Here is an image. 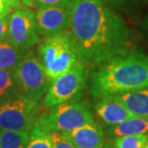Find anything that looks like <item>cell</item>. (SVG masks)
<instances>
[{"instance_id": "7402d4cb", "label": "cell", "mask_w": 148, "mask_h": 148, "mask_svg": "<svg viewBox=\"0 0 148 148\" xmlns=\"http://www.w3.org/2000/svg\"><path fill=\"white\" fill-rule=\"evenodd\" d=\"M5 4L8 6L11 10H17V9L21 8V1L20 0H3Z\"/></svg>"}, {"instance_id": "52a82bcc", "label": "cell", "mask_w": 148, "mask_h": 148, "mask_svg": "<svg viewBox=\"0 0 148 148\" xmlns=\"http://www.w3.org/2000/svg\"><path fill=\"white\" fill-rule=\"evenodd\" d=\"M40 115V106L18 95L0 104V131H30Z\"/></svg>"}, {"instance_id": "484cf974", "label": "cell", "mask_w": 148, "mask_h": 148, "mask_svg": "<svg viewBox=\"0 0 148 148\" xmlns=\"http://www.w3.org/2000/svg\"><path fill=\"white\" fill-rule=\"evenodd\" d=\"M103 148H114V146L112 145V143H111V141H106Z\"/></svg>"}, {"instance_id": "3957f363", "label": "cell", "mask_w": 148, "mask_h": 148, "mask_svg": "<svg viewBox=\"0 0 148 148\" xmlns=\"http://www.w3.org/2000/svg\"><path fill=\"white\" fill-rule=\"evenodd\" d=\"M38 51L40 63L50 81L69 71L80 61L69 31L45 38L38 45Z\"/></svg>"}, {"instance_id": "ba28073f", "label": "cell", "mask_w": 148, "mask_h": 148, "mask_svg": "<svg viewBox=\"0 0 148 148\" xmlns=\"http://www.w3.org/2000/svg\"><path fill=\"white\" fill-rule=\"evenodd\" d=\"M8 40L22 50H27L40 42V38L33 11L27 7L19 8L9 16Z\"/></svg>"}, {"instance_id": "4316f807", "label": "cell", "mask_w": 148, "mask_h": 148, "mask_svg": "<svg viewBox=\"0 0 148 148\" xmlns=\"http://www.w3.org/2000/svg\"><path fill=\"white\" fill-rule=\"evenodd\" d=\"M144 148H148V140H147V143H146V144H145V147Z\"/></svg>"}, {"instance_id": "30bf717a", "label": "cell", "mask_w": 148, "mask_h": 148, "mask_svg": "<svg viewBox=\"0 0 148 148\" xmlns=\"http://www.w3.org/2000/svg\"><path fill=\"white\" fill-rule=\"evenodd\" d=\"M63 134L76 148H103L106 143L105 132L96 122L86 124Z\"/></svg>"}, {"instance_id": "4fadbf2b", "label": "cell", "mask_w": 148, "mask_h": 148, "mask_svg": "<svg viewBox=\"0 0 148 148\" xmlns=\"http://www.w3.org/2000/svg\"><path fill=\"white\" fill-rule=\"evenodd\" d=\"M105 133L111 138L143 134L148 135V119L131 116L116 125L106 127Z\"/></svg>"}, {"instance_id": "7a4b0ae2", "label": "cell", "mask_w": 148, "mask_h": 148, "mask_svg": "<svg viewBox=\"0 0 148 148\" xmlns=\"http://www.w3.org/2000/svg\"><path fill=\"white\" fill-rule=\"evenodd\" d=\"M148 88V56L131 51L115 56L91 73L90 93L95 99Z\"/></svg>"}, {"instance_id": "44dd1931", "label": "cell", "mask_w": 148, "mask_h": 148, "mask_svg": "<svg viewBox=\"0 0 148 148\" xmlns=\"http://www.w3.org/2000/svg\"><path fill=\"white\" fill-rule=\"evenodd\" d=\"M9 36V16L0 17V41L5 40Z\"/></svg>"}, {"instance_id": "7c38bea8", "label": "cell", "mask_w": 148, "mask_h": 148, "mask_svg": "<svg viewBox=\"0 0 148 148\" xmlns=\"http://www.w3.org/2000/svg\"><path fill=\"white\" fill-rule=\"evenodd\" d=\"M133 116L148 119V88L114 95Z\"/></svg>"}, {"instance_id": "9c48e42d", "label": "cell", "mask_w": 148, "mask_h": 148, "mask_svg": "<svg viewBox=\"0 0 148 148\" xmlns=\"http://www.w3.org/2000/svg\"><path fill=\"white\" fill-rule=\"evenodd\" d=\"M37 31L40 36L49 38L69 30V8L40 7L35 12Z\"/></svg>"}, {"instance_id": "6da1fadb", "label": "cell", "mask_w": 148, "mask_h": 148, "mask_svg": "<svg viewBox=\"0 0 148 148\" xmlns=\"http://www.w3.org/2000/svg\"><path fill=\"white\" fill-rule=\"evenodd\" d=\"M69 33L80 61L97 66L126 52L130 38L125 22L102 0H74Z\"/></svg>"}, {"instance_id": "5b68a950", "label": "cell", "mask_w": 148, "mask_h": 148, "mask_svg": "<svg viewBox=\"0 0 148 148\" xmlns=\"http://www.w3.org/2000/svg\"><path fill=\"white\" fill-rule=\"evenodd\" d=\"M14 72L21 96L38 102L45 95L51 81L40 61L32 51L25 53Z\"/></svg>"}, {"instance_id": "2e32d148", "label": "cell", "mask_w": 148, "mask_h": 148, "mask_svg": "<svg viewBox=\"0 0 148 148\" xmlns=\"http://www.w3.org/2000/svg\"><path fill=\"white\" fill-rule=\"evenodd\" d=\"M30 131H0L1 148H27Z\"/></svg>"}, {"instance_id": "d6986e66", "label": "cell", "mask_w": 148, "mask_h": 148, "mask_svg": "<svg viewBox=\"0 0 148 148\" xmlns=\"http://www.w3.org/2000/svg\"><path fill=\"white\" fill-rule=\"evenodd\" d=\"M50 138H51L52 148H76L63 133L51 132Z\"/></svg>"}, {"instance_id": "ac0fdd59", "label": "cell", "mask_w": 148, "mask_h": 148, "mask_svg": "<svg viewBox=\"0 0 148 148\" xmlns=\"http://www.w3.org/2000/svg\"><path fill=\"white\" fill-rule=\"evenodd\" d=\"M30 141L27 148H52L50 133L45 132L35 125L31 129Z\"/></svg>"}, {"instance_id": "277c9868", "label": "cell", "mask_w": 148, "mask_h": 148, "mask_svg": "<svg viewBox=\"0 0 148 148\" xmlns=\"http://www.w3.org/2000/svg\"><path fill=\"white\" fill-rule=\"evenodd\" d=\"M95 122L90 106L77 100L64 102L40 114L36 126L45 132L66 133Z\"/></svg>"}, {"instance_id": "8fae6325", "label": "cell", "mask_w": 148, "mask_h": 148, "mask_svg": "<svg viewBox=\"0 0 148 148\" xmlns=\"http://www.w3.org/2000/svg\"><path fill=\"white\" fill-rule=\"evenodd\" d=\"M96 116L106 127L114 126L133 116L114 95L98 99L94 107Z\"/></svg>"}, {"instance_id": "83f0119b", "label": "cell", "mask_w": 148, "mask_h": 148, "mask_svg": "<svg viewBox=\"0 0 148 148\" xmlns=\"http://www.w3.org/2000/svg\"><path fill=\"white\" fill-rule=\"evenodd\" d=\"M0 148H1V143H0Z\"/></svg>"}, {"instance_id": "9a60e30c", "label": "cell", "mask_w": 148, "mask_h": 148, "mask_svg": "<svg viewBox=\"0 0 148 148\" xmlns=\"http://www.w3.org/2000/svg\"><path fill=\"white\" fill-rule=\"evenodd\" d=\"M20 95L14 70L0 69V104Z\"/></svg>"}, {"instance_id": "d4e9b609", "label": "cell", "mask_w": 148, "mask_h": 148, "mask_svg": "<svg viewBox=\"0 0 148 148\" xmlns=\"http://www.w3.org/2000/svg\"><path fill=\"white\" fill-rule=\"evenodd\" d=\"M21 4L24 5L25 7H33L34 6V0H20Z\"/></svg>"}, {"instance_id": "cb8c5ba5", "label": "cell", "mask_w": 148, "mask_h": 148, "mask_svg": "<svg viewBox=\"0 0 148 148\" xmlns=\"http://www.w3.org/2000/svg\"><path fill=\"white\" fill-rule=\"evenodd\" d=\"M107 5H119L121 3L126 2L127 0H102Z\"/></svg>"}, {"instance_id": "5bb4252c", "label": "cell", "mask_w": 148, "mask_h": 148, "mask_svg": "<svg viewBox=\"0 0 148 148\" xmlns=\"http://www.w3.org/2000/svg\"><path fill=\"white\" fill-rule=\"evenodd\" d=\"M25 51L14 45L8 38L0 41V69L14 70L25 55Z\"/></svg>"}, {"instance_id": "8992f818", "label": "cell", "mask_w": 148, "mask_h": 148, "mask_svg": "<svg viewBox=\"0 0 148 148\" xmlns=\"http://www.w3.org/2000/svg\"><path fill=\"white\" fill-rule=\"evenodd\" d=\"M87 82L85 64L77 62L71 69L51 81L43 99L46 109H52L64 102L77 100L81 96Z\"/></svg>"}, {"instance_id": "e0dca14e", "label": "cell", "mask_w": 148, "mask_h": 148, "mask_svg": "<svg viewBox=\"0 0 148 148\" xmlns=\"http://www.w3.org/2000/svg\"><path fill=\"white\" fill-rule=\"evenodd\" d=\"M148 140V135H135L112 138L111 143L114 148H144Z\"/></svg>"}, {"instance_id": "603a6c76", "label": "cell", "mask_w": 148, "mask_h": 148, "mask_svg": "<svg viewBox=\"0 0 148 148\" xmlns=\"http://www.w3.org/2000/svg\"><path fill=\"white\" fill-rule=\"evenodd\" d=\"M11 9L5 4V2L3 0H0V17H5L8 16L10 14Z\"/></svg>"}, {"instance_id": "ffe728a7", "label": "cell", "mask_w": 148, "mask_h": 148, "mask_svg": "<svg viewBox=\"0 0 148 148\" xmlns=\"http://www.w3.org/2000/svg\"><path fill=\"white\" fill-rule=\"evenodd\" d=\"M74 0H34L37 7H64L69 8Z\"/></svg>"}]
</instances>
